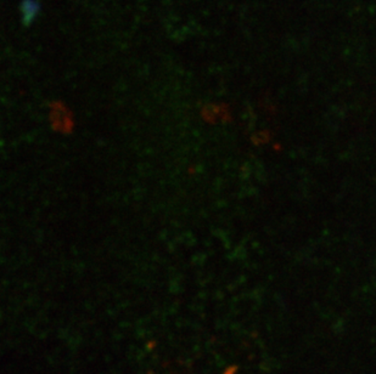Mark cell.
I'll list each match as a JSON object with an SVG mask.
<instances>
[{
  "label": "cell",
  "instance_id": "obj_1",
  "mask_svg": "<svg viewBox=\"0 0 376 374\" xmlns=\"http://www.w3.org/2000/svg\"><path fill=\"white\" fill-rule=\"evenodd\" d=\"M236 369H238L235 366H230V367L224 371V373L223 374H235L236 373Z\"/></svg>",
  "mask_w": 376,
  "mask_h": 374
}]
</instances>
